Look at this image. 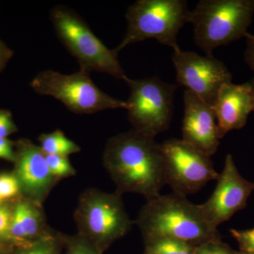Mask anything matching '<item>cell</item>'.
I'll list each match as a JSON object with an SVG mask.
<instances>
[{"mask_svg": "<svg viewBox=\"0 0 254 254\" xmlns=\"http://www.w3.org/2000/svg\"><path fill=\"white\" fill-rule=\"evenodd\" d=\"M173 62L177 83L213 107L220 88L232 82V75L220 60L200 56L194 52L174 51Z\"/></svg>", "mask_w": 254, "mask_h": 254, "instance_id": "cell-10", "label": "cell"}, {"mask_svg": "<svg viewBox=\"0 0 254 254\" xmlns=\"http://www.w3.org/2000/svg\"><path fill=\"white\" fill-rule=\"evenodd\" d=\"M150 254L147 253V252H145V254Z\"/></svg>", "mask_w": 254, "mask_h": 254, "instance_id": "cell-32", "label": "cell"}, {"mask_svg": "<svg viewBox=\"0 0 254 254\" xmlns=\"http://www.w3.org/2000/svg\"><path fill=\"white\" fill-rule=\"evenodd\" d=\"M250 82L251 83V86H252V107H253V111H254V78Z\"/></svg>", "mask_w": 254, "mask_h": 254, "instance_id": "cell-30", "label": "cell"}, {"mask_svg": "<svg viewBox=\"0 0 254 254\" xmlns=\"http://www.w3.org/2000/svg\"><path fill=\"white\" fill-rule=\"evenodd\" d=\"M46 158L50 172L58 180L76 175V170L70 163L67 156L46 154Z\"/></svg>", "mask_w": 254, "mask_h": 254, "instance_id": "cell-19", "label": "cell"}, {"mask_svg": "<svg viewBox=\"0 0 254 254\" xmlns=\"http://www.w3.org/2000/svg\"><path fill=\"white\" fill-rule=\"evenodd\" d=\"M145 252L150 254H195L197 247L172 238H158L145 242Z\"/></svg>", "mask_w": 254, "mask_h": 254, "instance_id": "cell-17", "label": "cell"}, {"mask_svg": "<svg viewBox=\"0 0 254 254\" xmlns=\"http://www.w3.org/2000/svg\"><path fill=\"white\" fill-rule=\"evenodd\" d=\"M213 194L199 205L205 220L214 228L231 218L247 205L254 190V183L245 180L237 170L231 155L225 158L223 170L219 175Z\"/></svg>", "mask_w": 254, "mask_h": 254, "instance_id": "cell-11", "label": "cell"}, {"mask_svg": "<svg viewBox=\"0 0 254 254\" xmlns=\"http://www.w3.org/2000/svg\"><path fill=\"white\" fill-rule=\"evenodd\" d=\"M50 19L62 43L77 60L80 69L108 73L118 79L127 77L118 52L107 48L79 15L59 5L51 10Z\"/></svg>", "mask_w": 254, "mask_h": 254, "instance_id": "cell-6", "label": "cell"}, {"mask_svg": "<svg viewBox=\"0 0 254 254\" xmlns=\"http://www.w3.org/2000/svg\"><path fill=\"white\" fill-rule=\"evenodd\" d=\"M1 200H2V199H1V197H0V204L1 203Z\"/></svg>", "mask_w": 254, "mask_h": 254, "instance_id": "cell-31", "label": "cell"}, {"mask_svg": "<svg viewBox=\"0 0 254 254\" xmlns=\"http://www.w3.org/2000/svg\"><path fill=\"white\" fill-rule=\"evenodd\" d=\"M254 14V0H201L190 11L195 45L213 56L220 46L245 37Z\"/></svg>", "mask_w": 254, "mask_h": 254, "instance_id": "cell-3", "label": "cell"}, {"mask_svg": "<svg viewBox=\"0 0 254 254\" xmlns=\"http://www.w3.org/2000/svg\"><path fill=\"white\" fill-rule=\"evenodd\" d=\"M136 223L145 242L172 238L198 247L221 240L218 229L205 220L199 205L174 193L147 200Z\"/></svg>", "mask_w": 254, "mask_h": 254, "instance_id": "cell-2", "label": "cell"}, {"mask_svg": "<svg viewBox=\"0 0 254 254\" xmlns=\"http://www.w3.org/2000/svg\"><path fill=\"white\" fill-rule=\"evenodd\" d=\"M15 177L20 190L35 204L43 206L50 191L59 181L50 172L41 147L28 140L18 144L14 162Z\"/></svg>", "mask_w": 254, "mask_h": 254, "instance_id": "cell-12", "label": "cell"}, {"mask_svg": "<svg viewBox=\"0 0 254 254\" xmlns=\"http://www.w3.org/2000/svg\"><path fill=\"white\" fill-rule=\"evenodd\" d=\"M232 237L237 240L240 254H254V228L250 230H230Z\"/></svg>", "mask_w": 254, "mask_h": 254, "instance_id": "cell-21", "label": "cell"}, {"mask_svg": "<svg viewBox=\"0 0 254 254\" xmlns=\"http://www.w3.org/2000/svg\"><path fill=\"white\" fill-rule=\"evenodd\" d=\"M13 143L6 138H0V158L14 163L16 153L13 148Z\"/></svg>", "mask_w": 254, "mask_h": 254, "instance_id": "cell-25", "label": "cell"}, {"mask_svg": "<svg viewBox=\"0 0 254 254\" xmlns=\"http://www.w3.org/2000/svg\"><path fill=\"white\" fill-rule=\"evenodd\" d=\"M16 131L17 128L13 122L11 115H9L0 125V138H6L9 135Z\"/></svg>", "mask_w": 254, "mask_h": 254, "instance_id": "cell-27", "label": "cell"}, {"mask_svg": "<svg viewBox=\"0 0 254 254\" xmlns=\"http://www.w3.org/2000/svg\"><path fill=\"white\" fill-rule=\"evenodd\" d=\"M195 254H240L232 250L229 246L222 243V241L210 242L197 247Z\"/></svg>", "mask_w": 254, "mask_h": 254, "instance_id": "cell-23", "label": "cell"}, {"mask_svg": "<svg viewBox=\"0 0 254 254\" xmlns=\"http://www.w3.org/2000/svg\"><path fill=\"white\" fill-rule=\"evenodd\" d=\"M63 245L60 234L56 235L50 231L41 238L21 247L16 254H61Z\"/></svg>", "mask_w": 254, "mask_h": 254, "instance_id": "cell-18", "label": "cell"}, {"mask_svg": "<svg viewBox=\"0 0 254 254\" xmlns=\"http://www.w3.org/2000/svg\"><path fill=\"white\" fill-rule=\"evenodd\" d=\"M41 148L46 155H58L68 156L78 153L81 148L74 142L65 136L61 130L49 133H43L38 138Z\"/></svg>", "mask_w": 254, "mask_h": 254, "instance_id": "cell-16", "label": "cell"}, {"mask_svg": "<svg viewBox=\"0 0 254 254\" xmlns=\"http://www.w3.org/2000/svg\"><path fill=\"white\" fill-rule=\"evenodd\" d=\"M184 103L182 140L211 157L221 140L213 107L187 89L184 92Z\"/></svg>", "mask_w": 254, "mask_h": 254, "instance_id": "cell-13", "label": "cell"}, {"mask_svg": "<svg viewBox=\"0 0 254 254\" xmlns=\"http://www.w3.org/2000/svg\"><path fill=\"white\" fill-rule=\"evenodd\" d=\"M190 11L185 0H138L127 9V30L115 50L119 53L129 45L154 38L164 46L180 49L177 35L190 23Z\"/></svg>", "mask_w": 254, "mask_h": 254, "instance_id": "cell-5", "label": "cell"}, {"mask_svg": "<svg viewBox=\"0 0 254 254\" xmlns=\"http://www.w3.org/2000/svg\"><path fill=\"white\" fill-rule=\"evenodd\" d=\"M245 37L247 39V48L245 53V61L249 67L254 72V36L248 32L246 33Z\"/></svg>", "mask_w": 254, "mask_h": 254, "instance_id": "cell-26", "label": "cell"}, {"mask_svg": "<svg viewBox=\"0 0 254 254\" xmlns=\"http://www.w3.org/2000/svg\"><path fill=\"white\" fill-rule=\"evenodd\" d=\"M13 209L7 205L0 204V240H10V226Z\"/></svg>", "mask_w": 254, "mask_h": 254, "instance_id": "cell-24", "label": "cell"}, {"mask_svg": "<svg viewBox=\"0 0 254 254\" xmlns=\"http://www.w3.org/2000/svg\"><path fill=\"white\" fill-rule=\"evenodd\" d=\"M60 236L66 248L63 254H100L91 244L78 235L71 237L60 234Z\"/></svg>", "mask_w": 254, "mask_h": 254, "instance_id": "cell-20", "label": "cell"}, {"mask_svg": "<svg viewBox=\"0 0 254 254\" xmlns=\"http://www.w3.org/2000/svg\"><path fill=\"white\" fill-rule=\"evenodd\" d=\"M213 108L221 139L228 132L243 128L249 115L253 111L250 82L240 85L232 82L224 84Z\"/></svg>", "mask_w": 254, "mask_h": 254, "instance_id": "cell-14", "label": "cell"}, {"mask_svg": "<svg viewBox=\"0 0 254 254\" xmlns=\"http://www.w3.org/2000/svg\"><path fill=\"white\" fill-rule=\"evenodd\" d=\"M103 165L121 194L138 193L148 200L166 185L161 144L133 129L108 140Z\"/></svg>", "mask_w": 254, "mask_h": 254, "instance_id": "cell-1", "label": "cell"}, {"mask_svg": "<svg viewBox=\"0 0 254 254\" xmlns=\"http://www.w3.org/2000/svg\"><path fill=\"white\" fill-rule=\"evenodd\" d=\"M20 192L19 184L14 175H0V197L6 200L16 196Z\"/></svg>", "mask_w": 254, "mask_h": 254, "instance_id": "cell-22", "label": "cell"}, {"mask_svg": "<svg viewBox=\"0 0 254 254\" xmlns=\"http://www.w3.org/2000/svg\"><path fill=\"white\" fill-rule=\"evenodd\" d=\"M11 56V52L2 44L0 43V68L2 67L3 65L6 63V60L9 59Z\"/></svg>", "mask_w": 254, "mask_h": 254, "instance_id": "cell-28", "label": "cell"}, {"mask_svg": "<svg viewBox=\"0 0 254 254\" xmlns=\"http://www.w3.org/2000/svg\"><path fill=\"white\" fill-rule=\"evenodd\" d=\"M121 193L88 189L80 195L74 220L78 236L100 254L131 230L132 222Z\"/></svg>", "mask_w": 254, "mask_h": 254, "instance_id": "cell-4", "label": "cell"}, {"mask_svg": "<svg viewBox=\"0 0 254 254\" xmlns=\"http://www.w3.org/2000/svg\"><path fill=\"white\" fill-rule=\"evenodd\" d=\"M13 213L21 224L28 242H34L50 231L47 229L42 207L30 200H21L16 203Z\"/></svg>", "mask_w": 254, "mask_h": 254, "instance_id": "cell-15", "label": "cell"}, {"mask_svg": "<svg viewBox=\"0 0 254 254\" xmlns=\"http://www.w3.org/2000/svg\"><path fill=\"white\" fill-rule=\"evenodd\" d=\"M89 73L80 69L66 75L46 70L36 75L31 86L38 94L50 95L59 100L73 113L91 115L110 109L127 110L126 101L101 91L92 81Z\"/></svg>", "mask_w": 254, "mask_h": 254, "instance_id": "cell-7", "label": "cell"}, {"mask_svg": "<svg viewBox=\"0 0 254 254\" xmlns=\"http://www.w3.org/2000/svg\"><path fill=\"white\" fill-rule=\"evenodd\" d=\"M130 89L126 101L128 121L133 130L149 138L168 130L173 118L174 95L179 85L158 77L124 80Z\"/></svg>", "mask_w": 254, "mask_h": 254, "instance_id": "cell-8", "label": "cell"}, {"mask_svg": "<svg viewBox=\"0 0 254 254\" xmlns=\"http://www.w3.org/2000/svg\"><path fill=\"white\" fill-rule=\"evenodd\" d=\"M161 144L166 185L174 193L187 197L209 182L218 180L210 157L182 139L171 138Z\"/></svg>", "mask_w": 254, "mask_h": 254, "instance_id": "cell-9", "label": "cell"}, {"mask_svg": "<svg viewBox=\"0 0 254 254\" xmlns=\"http://www.w3.org/2000/svg\"><path fill=\"white\" fill-rule=\"evenodd\" d=\"M11 115V114L6 110H0V125L4 122V120L6 118Z\"/></svg>", "mask_w": 254, "mask_h": 254, "instance_id": "cell-29", "label": "cell"}]
</instances>
